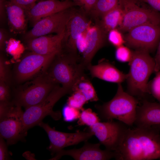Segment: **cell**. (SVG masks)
Masks as SVG:
<instances>
[{
  "mask_svg": "<svg viewBox=\"0 0 160 160\" xmlns=\"http://www.w3.org/2000/svg\"><path fill=\"white\" fill-rule=\"evenodd\" d=\"M7 34L5 31L2 28L0 30V48L1 50L4 49L7 39Z\"/></svg>",
  "mask_w": 160,
  "mask_h": 160,
  "instance_id": "cell-37",
  "label": "cell"
},
{
  "mask_svg": "<svg viewBox=\"0 0 160 160\" xmlns=\"http://www.w3.org/2000/svg\"><path fill=\"white\" fill-rule=\"evenodd\" d=\"M152 126L156 128L160 132V124L155 125Z\"/></svg>",
  "mask_w": 160,
  "mask_h": 160,
  "instance_id": "cell-39",
  "label": "cell"
},
{
  "mask_svg": "<svg viewBox=\"0 0 160 160\" xmlns=\"http://www.w3.org/2000/svg\"><path fill=\"white\" fill-rule=\"evenodd\" d=\"M99 121L100 119L97 114L88 108L81 111L77 124L79 126L86 125L89 127Z\"/></svg>",
  "mask_w": 160,
  "mask_h": 160,
  "instance_id": "cell-25",
  "label": "cell"
},
{
  "mask_svg": "<svg viewBox=\"0 0 160 160\" xmlns=\"http://www.w3.org/2000/svg\"><path fill=\"white\" fill-rule=\"evenodd\" d=\"M8 0L19 5L25 11L26 13L35 4L37 0Z\"/></svg>",
  "mask_w": 160,
  "mask_h": 160,
  "instance_id": "cell-33",
  "label": "cell"
},
{
  "mask_svg": "<svg viewBox=\"0 0 160 160\" xmlns=\"http://www.w3.org/2000/svg\"><path fill=\"white\" fill-rule=\"evenodd\" d=\"M70 92L58 84L56 85L43 101L25 109L23 119L25 129L38 125L46 116L50 115L55 120L61 117L60 111H54L53 108L56 103L63 96Z\"/></svg>",
  "mask_w": 160,
  "mask_h": 160,
  "instance_id": "cell-7",
  "label": "cell"
},
{
  "mask_svg": "<svg viewBox=\"0 0 160 160\" xmlns=\"http://www.w3.org/2000/svg\"><path fill=\"white\" fill-rule=\"evenodd\" d=\"M116 59L121 62H129L132 58V51L123 45L116 48L115 53Z\"/></svg>",
  "mask_w": 160,
  "mask_h": 160,
  "instance_id": "cell-29",
  "label": "cell"
},
{
  "mask_svg": "<svg viewBox=\"0 0 160 160\" xmlns=\"http://www.w3.org/2000/svg\"><path fill=\"white\" fill-rule=\"evenodd\" d=\"M21 107L13 101L0 102V136L6 140L8 145L23 141L27 135Z\"/></svg>",
  "mask_w": 160,
  "mask_h": 160,
  "instance_id": "cell-5",
  "label": "cell"
},
{
  "mask_svg": "<svg viewBox=\"0 0 160 160\" xmlns=\"http://www.w3.org/2000/svg\"><path fill=\"white\" fill-rule=\"evenodd\" d=\"M65 31L55 35L41 36L27 41L31 52L42 55L58 53L62 50Z\"/></svg>",
  "mask_w": 160,
  "mask_h": 160,
  "instance_id": "cell-18",
  "label": "cell"
},
{
  "mask_svg": "<svg viewBox=\"0 0 160 160\" xmlns=\"http://www.w3.org/2000/svg\"><path fill=\"white\" fill-rule=\"evenodd\" d=\"M138 102L134 96L125 92L121 84H119L116 93L111 100L101 105L96 104L95 107L102 119H116L130 127L134 124Z\"/></svg>",
  "mask_w": 160,
  "mask_h": 160,
  "instance_id": "cell-3",
  "label": "cell"
},
{
  "mask_svg": "<svg viewBox=\"0 0 160 160\" xmlns=\"http://www.w3.org/2000/svg\"><path fill=\"white\" fill-rule=\"evenodd\" d=\"M106 34L98 23L94 25H90L87 29L85 49L80 59L86 70L91 64L96 52L105 44Z\"/></svg>",
  "mask_w": 160,
  "mask_h": 160,
  "instance_id": "cell-15",
  "label": "cell"
},
{
  "mask_svg": "<svg viewBox=\"0 0 160 160\" xmlns=\"http://www.w3.org/2000/svg\"><path fill=\"white\" fill-rule=\"evenodd\" d=\"M124 12L122 2L102 17L98 23L107 33L111 30L118 29L123 20Z\"/></svg>",
  "mask_w": 160,
  "mask_h": 160,
  "instance_id": "cell-22",
  "label": "cell"
},
{
  "mask_svg": "<svg viewBox=\"0 0 160 160\" xmlns=\"http://www.w3.org/2000/svg\"><path fill=\"white\" fill-rule=\"evenodd\" d=\"M89 71L92 78H97L109 82L121 84L127 79L128 74H125L113 64L105 59L100 60L95 65H89Z\"/></svg>",
  "mask_w": 160,
  "mask_h": 160,
  "instance_id": "cell-20",
  "label": "cell"
},
{
  "mask_svg": "<svg viewBox=\"0 0 160 160\" xmlns=\"http://www.w3.org/2000/svg\"><path fill=\"white\" fill-rule=\"evenodd\" d=\"M58 54L42 55L31 52L26 54L15 66L14 76L16 81L18 83L23 82L40 73H44Z\"/></svg>",
  "mask_w": 160,
  "mask_h": 160,
  "instance_id": "cell-9",
  "label": "cell"
},
{
  "mask_svg": "<svg viewBox=\"0 0 160 160\" xmlns=\"http://www.w3.org/2000/svg\"><path fill=\"white\" fill-rule=\"evenodd\" d=\"M4 138L0 136V160H9L10 159L7 143Z\"/></svg>",
  "mask_w": 160,
  "mask_h": 160,
  "instance_id": "cell-35",
  "label": "cell"
},
{
  "mask_svg": "<svg viewBox=\"0 0 160 160\" xmlns=\"http://www.w3.org/2000/svg\"><path fill=\"white\" fill-rule=\"evenodd\" d=\"M79 6L82 7L86 13H89L93 9L97 0H73Z\"/></svg>",
  "mask_w": 160,
  "mask_h": 160,
  "instance_id": "cell-34",
  "label": "cell"
},
{
  "mask_svg": "<svg viewBox=\"0 0 160 160\" xmlns=\"http://www.w3.org/2000/svg\"><path fill=\"white\" fill-rule=\"evenodd\" d=\"M124 15L118 29L127 32L133 28L144 24L160 25V13L151 7L141 4L140 0H121Z\"/></svg>",
  "mask_w": 160,
  "mask_h": 160,
  "instance_id": "cell-8",
  "label": "cell"
},
{
  "mask_svg": "<svg viewBox=\"0 0 160 160\" xmlns=\"http://www.w3.org/2000/svg\"></svg>",
  "mask_w": 160,
  "mask_h": 160,
  "instance_id": "cell-40",
  "label": "cell"
},
{
  "mask_svg": "<svg viewBox=\"0 0 160 160\" xmlns=\"http://www.w3.org/2000/svg\"><path fill=\"white\" fill-rule=\"evenodd\" d=\"M121 32L118 29H115L111 30L108 33L109 41L116 48L125 43L124 37Z\"/></svg>",
  "mask_w": 160,
  "mask_h": 160,
  "instance_id": "cell-30",
  "label": "cell"
},
{
  "mask_svg": "<svg viewBox=\"0 0 160 160\" xmlns=\"http://www.w3.org/2000/svg\"><path fill=\"white\" fill-rule=\"evenodd\" d=\"M10 73L8 65L5 59L1 55L0 57V81L9 84Z\"/></svg>",
  "mask_w": 160,
  "mask_h": 160,
  "instance_id": "cell-31",
  "label": "cell"
},
{
  "mask_svg": "<svg viewBox=\"0 0 160 160\" xmlns=\"http://www.w3.org/2000/svg\"><path fill=\"white\" fill-rule=\"evenodd\" d=\"M81 113L80 110L67 104L63 107V114L65 121L71 122L78 119Z\"/></svg>",
  "mask_w": 160,
  "mask_h": 160,
  "instance_id": "cell-28",
  "label": "cell"
},
{
  "mask_svg": "<svg viewBox=\"0 0 160 160\" xmlns=\"http://www.w3.org/2000/svg\"><path fill=\"white\" fill-rule=\"evenodd\" d=\"M12 101L9 84L0 81V102Z\"/></svg>",
  "mask_w": 160,
  "mask_h": 160,
  "instance_id": "cell-32",
  "label": "cell"
},
{
  "mask_svg": "<svg viewBox=\"0 0 160 160\" xmlns=\"http://www.w3.org/2000/svg\"><path fill=\"white\" fill-rule=\"evenodd\" d=\"M129 65L130 69L127 79V93L133 96L143 98V100H147V95L150 94L148 82L150 76L154 71V59L148 51L135 50L132 51Z\"/></svg>",
  "mask_w": 160,
  "mask_h": 160,
  "instance_id": "cell-2",
  "label": "cell"
},
{
  "mask_svg": "<svg viewBox=\"0 0 160 160\" xmlns=\"http://www.w3.org/2000/svg\"><path fill=\"white\" fill-rule=\"evenodd\" d=\"M76 6L79 5L76 2L70 0H41L36 4L26 15L28 21L33 26L44 17Z\"/></svg>",
  "mask_w": 160,
  "mask_h": 160,
  "instance_id": "cell-16",
  "label": "cell"
},
{
  "mask_svg": "<svg viewBox=\"0 0 160 160\" xmlns=\"http://www.w3.org/2000/svg\"><path fill=\"white\" fill-rule=\"evenodd\" d=\"M156 11H160V0H140Z\"/></svg>",
  "mask_w": 160,
  "mask_h": 160,
  "instance_id": "cell-36",
  "label": "cell"
},
{
  "mask_svg": "<svg viewBox=\"0 0 160 160\" xmlns=\"http://www.w3.org/2000/svg\"><path fill=\"white\" fill-rule=\"evenodd\" d=\"M121 3V0H97L89 13L96 18L102 17Z\"/></svg>",
  "mask_w": 160,
  "mask_h": 160,
  "instance_id": "cell-24",
  "label": "cell"
},
{
  "mask_svg": "<svg viewBox=\"0 0 160 160\" xmlns=\"http://www.w3.org/2000/svg\"><path fill=\"white\" fill-rule=\"evenodd\" d=\"M160 124V103L143 100L137 106L134 124L137 127H150Z\"/></svg>",
  "mask_w": 160,
  "mask_h": 160,
  "instance_id": "cell-21",
  "label": "cell"
},
{
  "mask_svg": "<svg viewBox=\"0 0 160 160\" xmlns=\"http://www.w3.org/2000/svg\"><path fill=\"white\" fill-rule=\"evenodd\" d=\"M118 160H151L160 159V132L153 126L127 130L114 151Z\"/></svg>",
  "mask_w": 160,
  "mask_h": 160,
  "instance_id": "cell-1",
  "label": "cell"
},
{
  "mask_svg": "<svg viewBox=\"0 0 160 160\" xmlns=\"http://www.w3.org/2000/svg\"><path fill=\"white\" fill-rule=\"evenodd\" d=\"M81 11L75 9L66 27L64 42L67 51L78 56L76 42L79 36L85 32L91 24L85 15Z\"/></svg>",
  "mask_w": 160,
  "mask_h": 160,
  "instance_id": "cell-17",
  "label": "cell"
},
{
  "mask_svg": "<svg viewBox=\"0 0 160 160\" xmlns=\"http://www.w3.org/2000/svg\"><path fill=\"white\" fill-rule=\"evenodd\" d=\"M7 17L10 31L15 34H25L28 21L25 11L9 1H1Z\"/></svg>",
  "mask_w": 160,
  "mask_h": 160,
  "instance_id": "cell-19",
  "label": "cell"
},
{
  "mask_svg": "<svg viewBox=\"0 0 160 160\" xmlns=\"http://www.w3.org/2000/svg\"><path fill=\"white\" fill-rule=\"evenodd\" d=\"M38 125L43 128L47 134L50 141L48 150L52 155L65 147L87 141L94 135L89 129L87 131L68 133L56 130L42 121Z\"/></svg>",
  "mask_w": 160,
  "mask_h": 160,
  "instance_id": "cell-13",
  "label": "cell"
},
{
  "mask_svg": "<svg viewBox=\"0 0 160 160\" xmlns=\"http://www.w3.org/2000/svg\"><path fill=\"white\" fill-rule=\"evenodd\" d=\"M125 44L136 50L154 51L160 39V25L144 24L135 27L124 36Z\"/></svg>",
  "mask_w": 160,
  "mask_h": 160,
  "instance_id": "cell-10",
  "label": "cell"
},
{
  "mask_svg": "<svg viewBox=\"0 0 160 160\" xmlns=\"http://www.w3.org/2000/svg\"><path fill=\"white\" fill-rule=\"evenodd\" d=\"M57 84L45 73L17 90L12 101L26 109L43 101Z\"/></svg>",
  "mask_w": 160,
  "mask_h": 160,
  "instance_id": "cell-6",
  "label": "cell"
},
{
  "mask_svg": "<svg viewBox=\"0 0 160 160\" xmlns=\"http://www.w3.org/2000/svg\"><path fill=\"white\" fill-rule=\"evenodd\" d=\"M74 90L81 92L85 96L87 102H96L99 100L94 87L85 74L76 81L72 89V92Z\"/></svg>",
  "mask_w": 160,
  "mask_h": 160,
  "instance_id": "cell-23",
  "label": "cell"
},
{
  "mask_svg": "<svg viewBox=\"0 0 160 160\" xmlns=\"http://www.w3.org/2000/svg\"><path fill=\"white\" fill-rule=\"evenodd\" d=\"M154 60L155 63L154 71L156 72L160 71V42Z\"/></svg>",
  "mask_w": 160,
  "mask_h": 160,
  "instance_id": "cell-38",
  "label": "cell"
},
{
  "mask_svg": "<svg viewBox=\"0 0 160 160\" xmlns=\"http://www.w3.org/2000/svg\"><path fill=\"white\" fill-rule=\"evenodd\" d=\"M62 51L55 57L48 68V75L57 84L72 92L73 87L77 80L84 74V67L76 55Z\"/></svg>",
  "mask_w": 160,
  "mask_h": 160,
  "instance_id": "cell-4",
  "label": "cell"
},
{
  "mask_svg": "<svg viewBox=\"0 0 160 160\" xmlns=\"http://www.w3.org/2000/svg\"><path fill=\"white\" fill-rule=\"evenodd\" d=\"M75 9L73 7L44 17L37 22L32 29L26 33L24 39L27 41L52 33L65 32L67 24Z\"/></svg>",
  "mask_w": 160,
  "mask_h": 160,
  "instance_id": "cell-12",
  "label": "cell"
},
{
  "mask_svg": "<svg viewBox=\"0 0 160 160\" xmlns=\"http://www.w3.org/2000/svg\"><path fill=\"white\" fill-rule=\"evenodd\" d=\"M87 141L79 148L62 149L57 152L49 160H58L65 155L70 156L77 160H107L114 158V152L106 149H101L100 143L92 144Z\"/></svg>",
  "mask_w": 160,
  "mask_h": 160,
  "instance_id": "cell-14",
  "label": "cell"
},
{
  "mask_svg": "<svg viewBox=\"0 0 160 160\" xmlns=\"http://www.w3.org/2000/svg\"></svg>",
  "mask_w": 160,
  "mask_h": 160,
  "instance_id": "cell-41",
  "label": "cell"
},
{
  "mask_svg": "<svg viewBox=\"0 0 160 160\" xmlns=\"http://www.w3.org/2000/svg\"><path fill=\"white\" fill-rule=\"evenodd\" d=\"M130 127L120 121L113 120L99 122L89 127L105 149L114 151L121 143Z\"/></svg>",
  "mask_w": 160,
  "mask_h": 160,
  "instance_id": "cell-11",
  "label": "cell"
},
{
  "mask_svg": "<svg viewBox=\"0 0 160 160\" xmlns=\"http://www.w3.org/2000/svg\"><path fill=\"white\" fill-rule=\"evenodd\" d=\"M150 94L152 95L160 103V71L156 72L154 78L148 84Z\"/></svg>",
  "mask_w": 160,
  "mask_h": 160,
  "instance_id": "cell-27",
  "label": "cell"
},
{
  "mask_svg": "<svg viewBox=\"0 0 160 160\" xmlns=\"http://www.w3.org/2000/svg\"><path fill=\"white\" fill-rule=\"evenodd\" d=\"M87 102L85 97L81 92L74 90L68 97L67 104L81 111L84 109L83 106Z\"/></svg>",
  "mask_w": 160,
  "mask_h": 160,
  "instance_id": "cell-26",
  "label": "cell"
}]
</instances>
